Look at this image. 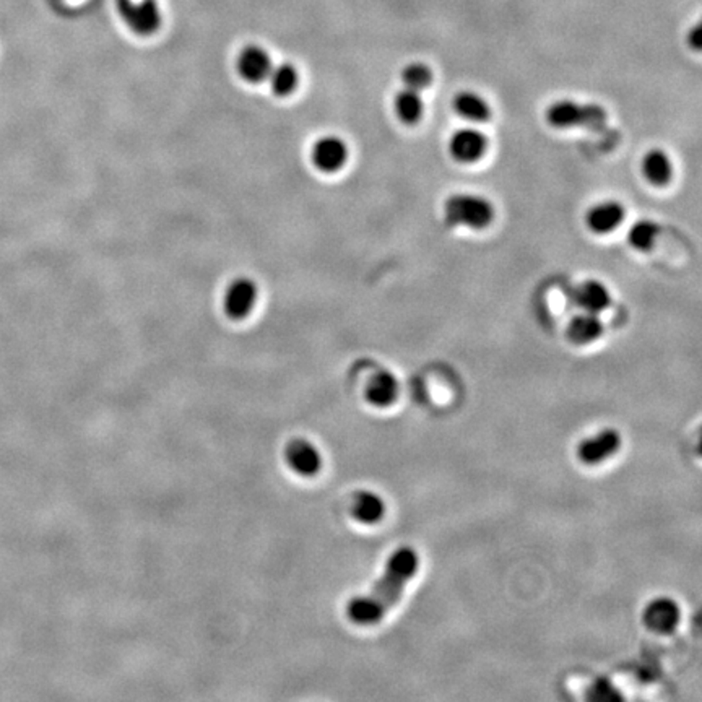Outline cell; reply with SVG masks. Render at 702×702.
<instances>
[{
    "label": "cell",
    "mask_w": 702,
    "mask_h": 702,
    "mask_svg": "<svg viewBox=\"0 0 702 702\" xmlns=\"http://www.w3.org/2000/svg\"><path fill=\"white\" fill-rule=\"evenodd\" d=\"M420 566L415 550L400 548L388 558L384 574L368 595L356 597L347 605V616L358 626L380 623L397 605L407 584Z\"/></svg>",
    "instance_id": "obj_1"
},
{
    "label": "cell",
    "mask_w": 702,
    "mask_h": 702,
    "mask_svg": "<svg viewBox=\"0 0 702 702\" xmlns=\"http://www.w3.org/2000/svg\"><path fill=\"white\" fill-rule=\"evenodd\" d=\"M445 222L453 226L485 230L494 218V208L488 199L475 194H453L444 204Z\"/></svg>",
    "instance_id": "obj_2"
},
{
    "label": "cell",
    "mask_w": 702,
    "mask_h": 702,
    "mask_svg": "<svg viewBox=\"0 0 702 702\" xmlns=\"http://www.w3.org/2000/svg\"><path fill=\"white\" fill-rule=\"evenodd\" d=\"M607 119V114L600 106L579 104L571 100H559L553 102L546 111V120L556 129H573V127H599Z\"/></svg>",
    "instance_id": "obj_3"
},
{
    "label": "cell",
    "mask_w": 702,
    "mask_h": 702,
    "mask_svg": "<svg viewBox=\"0 0 702 702\" xmlns=\"http://www.w3.org/2000/svg\"><path fill=\"white\" fill-rule=\"evenodd\" d=\"M120 19L139 37H151L163 23L157 0H116Z\"/></svg>",
    "instance_id": "obj_4"
},
{
    "label": "cell",
    "mask_w": 702,
    "mask_h": 702,
    "mask_svg": "<svg viewBox=\"0 0 702 702\" xmlns=\"http://www.w3.org/2000/svg\"><path fill=\"white\" fill-rule=\"evenodd\" d=\"M257 298L259 288L252 278H236L224 293V313L233 321H242L252 313Z\"/></svg>",
    "instance_id": "obj_5"
},
{
    "label": "cell",
    "mask_w": 702,
    "mask_h": 702,
    "mask_svg": "<svg viewBox=\"0 0 702 702\" xmlns=\"http://www.w3.org/2000/svg\"><path fill=\"white\" fill-rule=\"evenodd\" d=\"M348 145L339 135H323L313 147V161L315 167L322 173H339L348 161Z\"/></svg>",
    "instance_id": "obj_6"
},
{
    "label": "cell",
    "mask_w": 702,
    "mask_h": 702,
    "mask_svg": "<svg viewBox=\"0 0 702 702\" xmlns=\"http://www.w3.org/2000/svg\"><path fill=\"white\" fill-rule=\"evenodd\" d=\"M488 150L486 135L477 129H459L449 140L451 157L462 165L480 161Z\"/></svg>",
    "instance_id": "obj_7"
},
{
    "label": "cell",
    "mask_w": 702,
    "mask_h": 702,
    "mask_svg": "<svg viewBox=\"0 0 702 702\" xmlns=\"http://www.w3.org/2000/svg\"><path fill=\"white\" fill-rule=\"evenodd\" d=\"M285 459L290 469L301 477H314L322 469V457L314 444L303 437H295L285 447Z\"/></svg>",
    "instance_id": "obj_8"
},
{
    "label": "cell",
    "mask_w": 702,
    "mask_h": 702,
    "mask_svg": "<svg viewBox=\"0 0 702 702\" xmlns=\"http://www.w3.org/2000/svg\"><path fill=\"white\" fill-rule=\"evenodd\" d=\"M644 624L657 634H672L678 628L682 611L672 599H656L644 610Z\"/></svg>",
    "instance_id": "obj_9"
},
{
    "label": "cell",
    "mask_w": 702,
    "mask_h": 702,
    "mask_svg": "<svg viewBox=\"0 0 702 702\" xmlns=\"http://www.w3.org/2000/svg\"><path fill=\"white\" fill-rule=\"evenodd\" d=\"M621 437L615 429H605L600 435L584 441L577 449V457L585 465H597L618 453Z\"/></svg>",
    "instance_id": "obj_10"
},
{
    "label": "cell",
    "mask_w": 702,
    "mask_h": 702,
    "mask_svg": "<svg viewBox=\"0 0 702 702\" xmlns=\"http://www.w3.org/2000/svg\"><path fill=\"white\" fill-rule=\"evenodd\" d=\"M273 64L267 51L257 45L244 47L238 57V70L241 77L249 84L267 82Z\"/></svg>",
    "instance_id": "obj_11"
},
{
    "label": "cell",
    "mask_w": 702,
    "mask_h": 702,
    "mask_svg": "<svg viewBox=\"0 0 702 702\" xmlns=\"http://www.w3.org/2000/svg\"><path fill=\"white\" fill-rule=\"evenodd\" d=\"M626 216L624 207L618 200H603L593 205L587 212L585 223L595 234H608L615 232Z\"/></svg>",
    "instance_id": "obj_12"
},
{
    "label": "cell",
    "mask_w": 702,
    "mask_h": 702,
    "mask_svg": "<svg viewBox=\"0 0 702 702\" xmlns=\"http://www.w3.org/2000/svg\"><path fill=\"white\" fill-rule=\"evenodd\" d=\"M574 301L585 313L600 314L611 305L610 290L599 280H585L574 290Z\"/></svg>",
    "instance_id": "obj_13"
},
{
    "label": "cell",
    "mask_w": 702,
    "mask_h": 702,
    "mask_svg": "<svg viewBox=\"0 0 702 702\" xmlns=\"http://www.w3.org/2000/svg\"><path fill=\"white\" fill-rule=\"evenodd\" d=\"M364 394L371 405L378 408L390 407L398 397V380L388 371H378L368 380Z\"/></svg>",
    "instance_id": "obj_14"
},
{
    "label": "cell",
    "mask_w": 702,
    "mask_h": 702,
    "mask_svg": "<svg viewBox=\"0 0 702 702\" xmlns=\"http://www.w3.org/2000/svg\"><path fill=\"white\" fill-rule=\"evenodd\" d=\"M642 175L649 184L656 187H664L673 177V163L666 151L660 148H654L647 151L642 159Z\"/></svg>",
    "instance_id": "obj_15"
},
{
    "label": "cell",
    "mask_w": 702,
    "mask_h": 702,
    "mask_svg": "<svg viewBox=\"0 0 702 702\" xmlns=\"http://www.w3.org/2000/svg\"><path fill=\"white\" fill-rule=\"evenodd\" d=\"M601 333H603V323L599 319V314L585 313V311L583 314L573 317L566 329V335H567L569 342L579 345V347L599 340Z\"/></svg>",
    "instance_id": "obj_16"
},
{
    "label": "cell",
    "mask_w": 702,
    "mask_h": 702,
    "mask_svg": "<svg viewBox=\"0 0 702 702\" xmlns=\"http://www.w3.org/2000/svg\"><path fill=\"white\" fill-rule=\"evenodd\" d=\"M351 512L361 524L372 526V524H378L380 518H384L386 504L380 494L371 493V491H360L355 496Z\"/></svg>",
    "instance_id": "obj_17"
},
{
    "label": "cell",
    "mask_w": 702,
    "mask_h": 702,
    "mask_svg": "<svg viewBox=\"0 0 702 702\" xmlns=\"http://www.w3.org/2000/svg\"><path fill=\"white\" fill-rule=\"evenodd\" d=\"M453 110L470 122H486L491 118L488 102L475 92H461L453 98Z\"/></svg>",
    "instance_id": "obj_18"
},
{
    "label": "cell",
    "mask_w": 702,
    "mask_h": 702,
    "mask_svg": "<svg viewBox=\"0 0 702 702\" xmlns=\"http://www.w3.org/2000/svg\"><path fill=\"white\" fill-rule=\"evenodd\" d=\"M394 110H396V114H397L400 122H404L407 126H415L423 118L425 102H423V98H421L420 92L405 88V90H402L396 96Z\"/></svg>",
    "instance_id": "obj_19"
},
{
    "label": "cell",
    "mask_w": 702,
    "mask_h": 702,
    "mask_svg": "<svg viewBox=\"0 0 702 702\" xmlns=\"http://www.w3.org/2000/svg\"><path fill=\"white\" fill-rule=\"evenodd\" d=\"M268 84L272 92L275 93L277 96H290L295 93L298 85H299V72L295 65L283 64L273 65L272 72L268 75Z\"/></svg>",
    "instance_id": "obj_20"
},
{
    "label": "cell",
    "mask_w": 702,
    "mask_h": 702,
    "mask_svg": "<svg viewBox=\"0 0 702 702\" xmlns=\"http://www.w3.org/2000/svg\"><path fill=\"white\" fill-rule=\"evenodd\" d=\"M658 224L652 220H639L629 228L628 241L629 244L636 250L641 252H647L652 249L656 244L657 238H658Z\"/></svg>",
    "instance_id": "obj_21"
},
{
    "label": "cell",
    "mask_w": 702,
    "mask_h": 702,
    "mask_svg": "<svg viewBox=\"0 0 702 702\" xmlns=\"http://www.w3.org/2000/svg\"><path fill=\"white\" fill-rule=\"evenodd\" d=\"M433 70L426 64L421 62H412L408 64L404 70H402V82L405 85L408 90H415V92H423L428 86L433 84Z\"/></svg>",
    "instance_id": "obj_22"
}]
</instances>
